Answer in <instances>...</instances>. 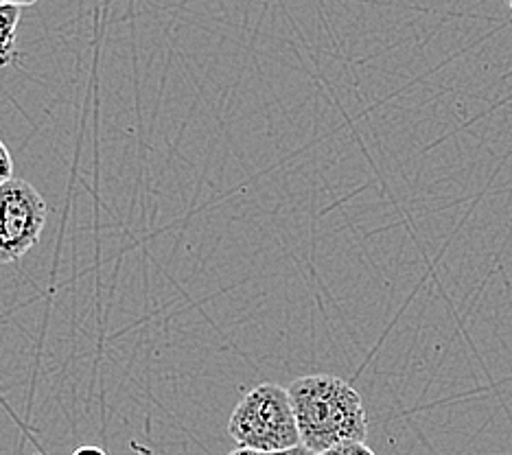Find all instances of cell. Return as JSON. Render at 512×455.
Segmentation results:
<instances>
[{
    "label": "cell",
    "instance_id": "1",
    "mask_svg": "<svg viewBox=\"0 0 512 455\" xmlns=\"http://www.w3.org/2000/svg\"><path fill=\"white\" fill-rule=\"evenodd\" d=\"M300 442L324 453L344 442H366L364 399L351 383L335 375H307L289 383Z\"/></svg>",
    "mask_w": 512,
    "mask_h": 455
},
{
    "label": "cell",
    "instance_id": "2",
    "mask_svg": "<svg viewBox=\"0 0 512 455\" xmlns=\"http://www.w3.org/2000/svg\"><path fill=\"white\" fill-rule=\"evenodd\" d=\"M228 434L239 449L287 451L300 442L292 396L283 385L261 383L237 403Z\"/></svg>",
    "mask_w": 512,
    "mask_h": 455
},
{
    "label": "cell",
    "instance_id": "3",
    "mask_svg": "<svg viewBox=\"0 0 512 455\" xmlns=\"http://www.w3.org/2000/svg\"><path fill=\"white\" fill-rule=\"evenodd\" d=\"M44 197L25 180L0 186V265L16 263L40 243L46 226Z\"/></svg>",
    "mask_w": 512,
    "mask_h": 455
},
{
    "label": "cell",
    "instance_id": "4",
    "mask_svg": "<svg viewBox=\"0 0 512 455\" xmlns=\"http://www.w3.org/2000/svg\"><path fill=\"white\" fill-rule=\"evenodd\" d=\"M18 25H20V7L0 3V68L16 62Z\"/></svg>",
    "mask_w": 512,
    "mask_h": 455
},
{
    "label": "cell",
    "instance_id": "5",
    "mask_svg": "<svg viewBox=\"0 0 512 455\" xmlns=\"http://www.w3.org/2000/svg\"><path fill=\"white\" fill-rule=\"evenodd\" d=\"M320 455H377V453L372 451L366 442H344V445H337Z\"/></svg>",
    "mask_w": 512,
    "mask_h": 455
},
{
    "label": "cell",
    "instance_id": "6",
    "mask_svg": "<svg viewBox=\"0 0 512 455\" xmlns=\"http://www.w3.org/2000/svg\"><path fill=\"white\" fill-rule=\"evenodd\" d=\"M14 180V158H11L7 145L0 140V186Z\"/></svg>",
    "mask_w": 512,
    "mask_h": 455
},
{
    "label": "cell",
    "instance_id": "7",
    "mask_svg": "<svg viewBox=\"0 0 512 455\" xmlns=\"http://www.w3.org/2000/svg\"><path fill=\"white\" fill-rule=\"evenodd\" d=\"M230 455H316L311 453L305 445H298L294 449H287V451H252V449H235Z\"/></svg>",
    "mask_w": 512,
    "mask_h": 455
},
{
    "label": "cell",
    "instance_id": "8",
    "mask_svg": "<svg viewBox=\"0 0 512 455\" xmlns=\"http://www.w3.org/2000/svg\"><path fill=\"white\" fill-rule=\"evenodd\" d=\"M73 455H108V451H103L101 447H92V445H84V447H79L77 451H73Z\"/></svg>",
    "mask_w": 512,
    "mask_h": 455
},
{
    "label": "cell",
    "instance_id": "9",
    "mask_svg": "<svg viewBox=\"0 0 512 455\" xmlns=\"http://www.w3.org/2000/svg\"><path fill=\"white\" fill-rule=\"evenodd\" d=\"M5 5H14V7H31V5H36L38 0H3Z\"/></svg>",
    "mask_w": 512,
    "mask_h": 455
},
{
    "label": "cell",
    "instance_id": "10",
    "mask_svg": "<svg viewBox=\"0 0 512 455\" xmlns=\"http://www.w3.org/2000/svg\"><path fill=\"white\" fill-rule=\"evenodd\" d=\"M508 5H510V11H512V0H508Z\"/></svg>",
    "mask_w": 512,
    "mask_h": 455
},
{
    "label": "cell",
    "instance_id": "11",
    "mask_svg": "<svg viewBox=\"0 0 512 455\" xmlns=\"http://www.w3.org/2000/svg\"><path fill=\"white\" fill-rule=\"evenodd\" d=\"M0 3H3V0H0Z\"/></svg>",
    "mask_w": 512,
    "mask_h": 455
}]
</instances>
